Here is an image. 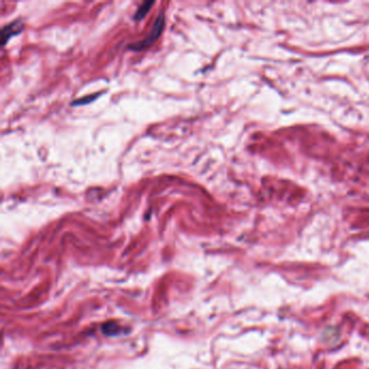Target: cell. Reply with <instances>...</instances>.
Instances as JSON below:
<instances>
[{"mask_svg": "<svg viewBox=\"0 0 369 369\" xmlns=\"http://www.w3.org/2000/svg\"><path fill=\"white\" fill-rule=\"evenodd\" d=\"M164 22H165V17H164V14H159L158 18L156 20L153 29H152V32L150 33V35L146 37V38L140 42H136L134 44L131 45V49L132 50H142L144 48H146L147 45H150L154 40H156L159 37V35L162 34L163 30H164Z\"/></svg>", "mask_w": 369, "mask_h": 369, "instance_id": "1", "label": "cell"}, {"mask_svg": "<svg viewBox=\"0 0 369 369\" xmlns=\"http://www.w3.org/2000/svg\"><path fill=\"white\" fill-rule=\"evenodd\" d=\"M22 30H23V24L21 21H14L10 24L6 25L2 32V43L5 45L12 36H15L18 33H21Z\"/></svg>", "mask_w": 369, "mask_h": 369, "instance_id": "2", "label": "cell"}, {"mask_svg": "<svg viewBox=\"0 0 369 369\" xmlns=\"http://www.w3.org/2000/svg\"><path fill=\"white\" fill-rule=\"evenodd\" d=\"M154 5V2H144L134 14V20H142V18L145 17V15L147 14V12L150 11L151 7Z\"/></svg>", "mask_w": 369, "mask_h": 369, "instance_id": "3", "label": "cell"}, {"mask_svg": "<svg viewBox=\"0 0 369 369\" xmlns=\"http://www.w3.org/2000/svg\"><path fill=\"white\" fill-rule=\"evenodd\" d=\"M119 331V327L116 324V322H106V324L103 326V333L105 335H115Z\"/></svg>", "mask_w": 369, "mask_h": 369, "instance_id": "4", "label": "cell"}, {"mask_svg": "<svg viewBox=\"0 0 369 369\" xmlns=\"http://www.w3.org/2000/svg\"><path fill=\"white\" fill-rule=\"evenodd\" d=\"M95 98H96L95 96L85 97V98H82V99H80V100H77V101H74V102L72 103V105H82V104H85V103H89V102H91V101H92V100H94Z\"/></svg>", "mask_w": 369, "mask_h": 369, "instance_id": "5", "label": "cell"}]
</instances>
